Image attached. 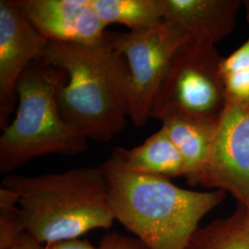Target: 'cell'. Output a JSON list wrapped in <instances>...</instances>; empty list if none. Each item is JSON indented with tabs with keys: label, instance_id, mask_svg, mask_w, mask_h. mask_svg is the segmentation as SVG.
<instances>
[{
	"label": "cell",
	"instance_id": "obj_1",
	"mask_svg": "<svg viewBox=\"0 0 249 249\" xmlns=\"http://www.w3.org/2000/svg\"><path fill=\"white\" fill-rule=\"evenodd\" d=\"M68 80L58 92L64 120L87 140L108 142L129 117V70L107 36L96 45L48 42L40 58Z\"/></svg>",
	"mask_w": 249,
	"mask_h": 249
},
{
	"label": "cell",
	"instance_id": "obj_2",
	"mask_svg": "<svg viewBox=\"0 0 249 249\" xmlns=\"http://www.w3.org/2000/svg\"><path fill=\"white\" fill-rule=\"evenodd\" d=\"M115 220L149 249H187L198 224L225 192L194 191L126 169L115 155L102 165Z\"/></svg>",
	"mask_w": 249,
	"mask_h": 249
},
{
	"label": "cell",
	"instance_id": "obj_3",
	"mask_svg": "<svg viewBox=\"0 0 249 249\" xmlns=\"http://www.w3.org/2000/svg\"><path fill=\"white\" fill-rule=\"evenodd\" d=\"M1 187L17 192L25 232L41 244L80 239L116 221L101 165L37 177L9 175Z\"/></svg>",
	"mask_w": 249,
	"mask_h": 249
},
{
	"label": "cell",
	"instance_id": "obj_4",
	"mask_svg": "<svg viewBox=\"0 0 249 249\" xmlns=\"http://www.w3.org/2000/svg\"><path fill=\"white\" fill-rule=\"evenodd\" d=\"M65 72L36 60L17 85L18 110L0 137V174L9 176L39 156L79 155L87 151V139L61 116L58 92L67 82Z\"/></svg>",
	"mask_w": 249,
	"mask_h": 249
},
{
	"label": "cell",
	"instance_id": "obj_5",
	"mask_svg": "<svg viewBox=\"0 0 249 249\" xmlns=\"http://www.w3.org/2000/svg\"><path fill=\"white\" fill-rule=\"evenodd\" d=\"M216 45L189 40L173 55L151 107V118L178 114L217 123L227 104Z\"/></svg>",
	"mask_w": 249,
	"mask_h": 249
},
{
	"label": "cell",
	"instance_id": "obj_6",
	"mask_svg": "<svg viewBox=\"0 0 249 249\" xmlns=\"http://www.w3.org/2000/svg\"><path fill=\"white\" fill-rule=\"evenodd\" d=\"M109 43L124 55L129 70V118L136 126L151 119L153 100L173 55L191 40L169 20L127 33H107Z\"/></svg>",
	"mask_w": 249,
	"mask_h": 249
},
{
	"label": "cell",
	"instance_id": "obj_7",
	"mask_svg": "<svg viewBox=\"0 0 249 249\" xmlns=\"http://www.w3.org/2000/svg\"><path fill=\"white\" fill-rule=\"evenodd\" d=\"M199 186L249 204V103L227 101L215 128Z\"/></svg>",
	"mask_w": 249,
	"mask_h": 249
},
{
	"label": "cell",
	"instance_id": "obj_8",
	"mask_svg": "<svg viewBox=\"0 0 249 249\" xmlns=\"http://www.w3.org/2000/svg\"><path fill=\"white\" fill-rule=\"evenodd\" d=\"M48 40L28 19L16 0L0 1V127L5 129L15 108L17 85L38 60Z\"/></svg>",
	"mask_w": 249,
	"mask_h": 249
},
{
	"label": "cell",
	"instance_id": "obj_9",
	"mask_svg": "<svg viewBox=\"0 0 249 249\" xmlns=\"http://www.w3.org/2000/svg\"><path fill=\"white\" fill-rule=\"evenodd\" d=\"M18 7L48 42L96 45L107 25L88 0H16Z\"/></svg>",
	"mask_w": 249,
	"mask_h": 249
},
{
	"label": "cell",
	"instance_id": "obj_10",
	"mask_svg": "<svg viewBox=\"0 0 249 249\" xmlns=\"http://www.w3.org/2000/svg\"><path fill=\"white\" fill-rule=\"evenodd\" d=\"M163 19L185 31L191 40L216 45L236 26L240 0H162Z\"/></svg>",
	"mask_w": 249,
	"mask_h": 249
},
{
	"label": "cell",
	"instance_id": "obj_11",
	"mask_svg": "<svg viewBox=\"0 0 249 249\" xmlns=\"http://www.w3.org/2000/svg\"><path fill=\"white\" fill-rule=\"evenodd\" d=\"M158 120L184 159L187 183L199 186L217 123L178 114L165 115Z\"/></svg>",
	"mask_w": 249,
	"mask_h": 249
},
{
	"label": "cell",
	"instance_id": "obj_12",
	"mask_svg": "<svg viewBox=\"0 0 249 249\" xmlns=\"http://www.w3.org/2000/svg\"><path fill=\"white\" fill-rule=\"evenodd\" d=\"M112 154L134 173L166 179L186 175L184 159L163 127L140 146L130 150L115 148Z\"/></svg>",
	"mask_w": 249,
	"mask_h": 249
},
{
	"label": "cell",
	"instance_id": "obj_13",
	"mask_svg": "<svg viewBox=\"0 0 249 249\" xmlns=\"http://www.w3.org/2000/svg\"><path fill=\"white\" fill-rule=\"evenodd\" d=\"M107 26L122 24L130 31H141L163 20L162 0H88Z\"/></svg>",
	"mask_w": 249,
	"mask_h": 249
},
{
	"label": "cell",
	"instance_id": "obj_14",
	"mask_svg": "<svg viewBox=\"0 0 249 249\" xmlns=\"http://www.w3.org/2000/svg\"><path fill=\"white\" fill-rule=\"evenodd\" d=\"M187 249H249V211L238 203L235 213L198 229Z\"/></svg>",
	"mask_w": 249,
	"mask_h": 249
},
{
	"label": "cell",
	"instance_id": "obj_15",
	"mask_svg": "<svg viewBox=\"0 0 249 249\" xmlns=\"http://www.w3.org/2000/svg\"><path fill=\"white\" fill-rule=\"evenodd\" d=\"M221 70L227 101L249 103V37L235 51L223 57Z\"/></svg>",
	"mask_w": 249,
	"mask_h": 249
},
{
	"label": "cell",
	"instance_id": "obj_16",
	"mask_svg": "<svg viewBox=\"0 0 249 249\" xmlns=\"http://www.w3.org/2000/svg\"><path fill=\"white\" fill-rule=\"evenodd\" d=\"M24 232L17 192L0 187V249L13 247Z\"/></svg>",
	"mask_w": 249,
	"mask_h": 249
},
{
	"label": "cell",
	"instance_id": "obj_17",
	"mask_svg": "<svg viewBox=\"0 0 249 249\" xmlns=\"http://www.w3.org/2000/svg\"><path fill=\"white\" fill-rule=\"evenodd\" d=\"M97 249H149L142 241L119 232H110L102 237Z\"/></svg>",
	"mask_w": 249,
	"mask_h": 249
},
{
	"label": "cell",
	"instance_id": "obj_18",
	"mask_svg": "<svg viewBox=\"0 0 249 249\" xmlns=\"http://www.w3.org/2000/svg\"><path fill=\"white\" fill-rule=\"evenodd\" d=\"M44 249H97V248L93 247L88 240L76 239L45 245Z\"/></svg>",
	"mask_w": 249,
	"mask_h": 249
},
{
	"label": "cell",
	"instance_id": "obj_19",
	"mask_svg": "<svg viewBox=\"0 0 249 249\" xmlns=\"http://www.w3.org/2000/svg\"><path fill=\"white\" fill-rule=\"evenodd\" d=\"M9 249H44L42 244L33 238L30 234L24 232L13 247Z\"/></svg>",
	"mask_w": 249,
	"mask_h": 249
},
{
	"label": "cell",
	"instance_id": "obj_20",
	"mask_svg": "<svg viewBox=\"0 0 249 249\" xmlns=\"http://www.w3.org/2000/svg\"><path fill=\"white\" fill-rule=\"evenodd\" d=\"M246 207H247V208H248V209H249V204L248 205V206H246Z\"/></svg>",
	"mask_w": 249,
	"mask_h": 249
}]
</instances>
